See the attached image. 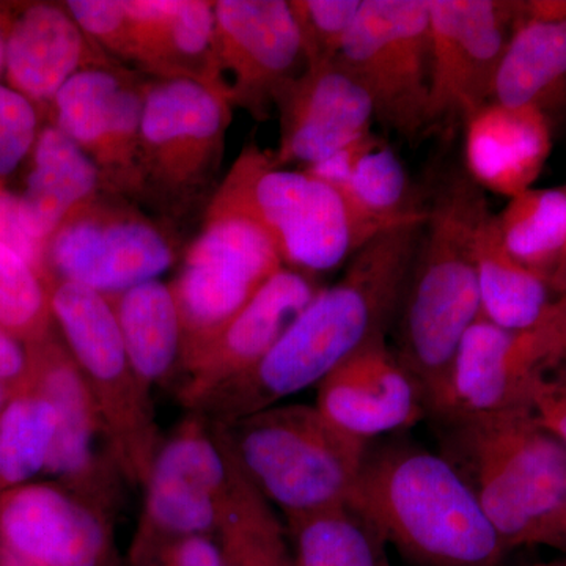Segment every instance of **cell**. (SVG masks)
I'll return each mask as SVG.
<instances>
[{
    "mask_svg": "<svg viewBox=\"0 0 566 566\" xmlns=\"http://www.w3.org/2000/svg\"><path fill=\"white\" fill-rule=\"evenodd\" d=\"M424 222L387 230L354 253L342 277L319 289L256 367L212 395L196 415L227 424L281 405L318 386L365 346L386 338L397 318Z\"/></svg>",
    "mask_w": 566,
    "mask_h": 566,
    "instance_id": "6da1fadb",
    "label": "cell"
},
{
    "mask_svg": "<svg viewBox=\"0 0 566 566\" xmlns=\"http://www.w3.org/2000/svg\"><path fill=\"white\" fill-rule=\"evenodd\" d=\"M349 506L417 566H501L509 554L455 465L411 442L370 447Z\"/></svg>",
    "mask_w": 566,
    "mask_h": 566,
    "instance_id": "7a4b0ae2",
    "label": "cell"
},
{
    "mask_svg": "<svg viewBox=\"0 0 566 566\" xmlns=\"http://www.w3.org/2000/svg\"><path fill=\"white\" fill-rule=\"evenodd\" d=\"M488 210L474 181L453 178L447 182L428 208L395 318L394 352L422 389L428 422L444 401L461 340L482 316L474 241Z\"/></svg>",
    "mask_w": 566,
    "mask_h": 566,
    "instance_id": "3957f363",
    "label": "cell"
},
{
    "mask_svg": "<svg viewBox=\"0 0 566 566\" xmlns=\"http://www.w3.org/2000/svg\"><path fill=\"white\" fill-rule=\"evenodd\" d=\"M439 453L472 490L506 549L539 545L566 504V446L527 409L436 423Z\"/></svg>",
    "mask_w": 566,
    "mask_h": 566,
    "instance_id": "277c9868",
    "label": "cell"
},
{
    "mask_svg": "<svg viewBox=\"0 0 566 566\" xmlns=\"http://www.w3.org/2000/svg\"><path fill=\"white\" fill-rule=\"evenodd\" d=\"M219 214L256 223L273 241L283 266L315 277L348 263L387 230L412 223L370 218L333 186L304 169L277 166L273 151L253 144L234 159L205 211V218Z\"/></svg>",
    "mask_w": 566,
    "mask_h": 566,
    "instance_id": "5b68a950",
    "label": "cell"
},
{
    "mask_svg": "<svg viewBox=\"0 0 566 566\" xmlns=\"http://www.w3.org/2000/svg\"><path fill=\"white\" fill-rule=\"evenodd\" d=\"M212 427L249 483L285 521L348 506L371 447L342 433L315 405H275Z\"/></svg>",
    "mask_w": 566,
    "mask_h": 566,
    "instance_id": "8992f818",
    "label": "cell"
},
{
    "mask_svg": "<svg viewBox=\"0 0 566 566\" xmlns=\"http://www.w3.org/2000/svg\"><path fill=\"white\" fill-rule=\"evenodd\" d=\"M234 104L227 88L192 80L145 85L137 202L167 221L207 211L219 188Z\"/></svg>",
    "mask_w": 566,
    "mask_h": 566,
    "instance_id": "52a82bcc",
    "label": "cell"
},
{
    "mask_svg": "<svg viewBox=\"0 0 566 566\" xmlns=\"http://www.w3.org/2000/svg\"><path fill=\"white\" fill-rule=\"evenodd\" d=\"M51 311L98 412L112 460L123 479L144 485L163 436L151 389L129 363L109 297L55 281Z\"/></svg>",
    "mask_w": 566,
    "mask_h": 566,
    "instance_id": "ba28073f",
    "label": "cell"
},
{
    "mask_svg": "<svg viewBox=\"0 0 566 566\" xmlns=\"http://www.w3.org/2000/svg\"><path fill=\"white\" fill-rule=\"evenodd\" d=\"M234 461L210 420L192 412L163 438L144 485L129 560L150 566L166 547L216 536L232 490Z\"/></svg>",
    "mask_w": 566,
    "mask_h": 566,
    "instance_id": "9c48e42d",
    "label": "cell"
},
{
    "mask_svg": "<svg viewBox=\"0 0 566 566\" xmlns=\"http://www.w3.org/2000/svg\"><path fill=\"white\" fill-rule=\"evenodd\" d=\"M46 256L57 281L114 296L170 270L177 241L132 199L99 192L52 234Z\"/></svg>",
    "mask_w": 566,
    "mask_h": 566,
    "instance_id": "30bf717a",
    "label": "cell"
},
{
    "mask_svg": "<svg viewBox=\"0 0 566 566\" xmlns=\"http://www.w3.org/2000/svg\"><path fill=\"white\" fill-rule=\"evenodd\" d=\"M337 62L363 85L387 128L401 136L427 128L428 0H364Z\"/></svg>",
    "mask_w": 566,
    "mask_h": 566,
    "instance_id": "8fae6325",
    "label": "cell"
},
{
    "mask_svg": "<svg viewBox=\"0 0 566 566\" xmlns=\"http://www.w3.org/2000/svg\"><path fill=\"white\" fill-rule=\"evenodd\" d=\"M283 262L273 241L243 216L205 218L170 283L182 326L181 360L199 352L263 289Z\"/></svg>",
    "mask_w": 566,
    "mask_h": 566,
    "instance_id": "7c38bea8",
    "label": "cell"
},
{
    "mask_svg": "<svg viewBox=\"0 0 566 566\" xmlns=\"http://www.w3.org/2000/svg\"><path fill=\"white\" fill-rule=\"evenodd\" d=\"M430 91L427 126L469 117L493 102L517 2L428 0Z\"/></svg>",
    "mask_w": 566,
    "mask_h": 566,
    "instance_id": "4fadbf2b",
    "label": "cell"
},
{
    "mask_svg": "<svg viewBox=\"0 0 566 566\" xmlns=\"http://www.w3.org/2000/svg\"><path fill=\"white\" fill-rule=\"evenodd\" d=\"M148 80L123 65L93 66L55 95L54 125L98 167L103 192L137 199V153Z\"/></svg>",
    "mask_w": 566,
    "mask_h": 566,
    "instance_id": "5bb4252c",
    "label": "cell"
},
{
    "mask_svg": "<svg viewBox=\"0 0 566 566\" xmlns=\"http://www.w3.org/2000/svg\"><path fill=\"white\" fill-rule=\"evenodd\" d=\"M564 359L545 319L510 331L480 316L458 348L444 401L431 423L527 409L534 379Z\"/></svg>",
    "mask_w": 566,
    "mask_h": 566,
    "instance_id": "9a60e30c",
    "label": "cell"
},
{
    "mask_svg": "<svg viewBox=\"0 0 566 566\" xmlns=\"http://www.w3.org/2000/svg\"><path fill=\"white\" fill-rule=\"evenodd\" d=\"M216 54L234 107L263 120L275 96L307 69L286 0L214 2Z\"/></svg>",
    "mask_w": 566,
    "mask_h": 566,
    "instance_id": "2e32d148",
    "label": "cell"
},
{
    "mask_svg": "<svg viewBox=\"0 0 566 566\" xmlns=\"http://www.w3.org/2000/svg\"><path fill=\"white\" fill-rule=\"evenodd\" d=\"M35 346V353L29 354L28 379L57 411V431L46 472L65 483L71 494L107 516L114 504L115 479L122 474L112 463L111 452H99V446L107 447V442L91 394L66 346L48 340Z\"/></svg>",
    "mask_w": 566,
    "mask_h": 566,
    "instance_id": "e0dca14e",
    "label": "cell"
},
{
    "mask_svg": "<svg viewBox=\"0 0 566 566\" xmlns=\"http://www.w3.org/2000/svg\"><path fill=\"white\" fill-rule=\"evenodd\" d=\"M3 566H107L109 521L65 488L21 485L0 499Z\"/></svg>",
    "mask_w": 566,
    "mask_h": 566,
    "instance_id": "ac0fdd59",
    "label": "cell"
},
{
    "mask_svg": "<svg viewBox=\"0 0 566 566\" xmlns=\"http://www.w3.org/2000/svg\"><path fill=\"white\" fill-rule=\"evenodd\" d=\"M319 289L315 275L286 266L279 270L207 345L182 360L181 403L196 412L212 395L249 374Z\"/></svg>",
    "mask_w": 566,
    "mask_h": 566,
    "instance_id": "d6986e66",
    "label": "cell"
},
{
    "mask_svg": "<svg viewBox=\"0 0 566 566\" xmlns=\"http://www.w3.org/2000/svg\"><path fill=\"white\" fill-rule=\"evenodd\" d=\"M315 408L342 433L367 444L428 420L419 382L386 338L331 371L316 386Z\"/></svg>",
    "mask_w": 566,
    "mask_h": 566,
    "instance_id": "ffe728a7",
    "label": "cell"
},
{
    "mask_svg": "<svg viewBox=\"0 0 566 566\" xmlns=\"http://www.w3.org/2000/svg\"><path fill=\"white\" fill-rule=\"evenodd\" d=\"M277 166H311L371 133L370 96L338 62L307 66L277 93Z\"/></svg>",
    "mask_w": 566,
    "mask_h": 566,
    "instance_id": "44dd1931",
    "label": "cell"
},
{
    "mask_svg": "<svg viewBox=\"0 0 566 566\" xmlns=\"http://www.w3.org/2000/svg\"><path fill=\"white\" fill-rule=\"evenodd\" d=\"M120 65L99 50L65 3H33L7 32L6 71L11 88L35 103L54 102L63 85L93 66Z\"/></svg>",
    "mask_w": 566,
    "mask_h": 566,
    "instance_id": "7402d4cb",
    "label": "cell"
},
{
    "mask_svg": "<svg viewBox=\"0 0 566 566\" xmlns=\"http://www.w3.org/2000/svg\"><path fill=\"white\" fill-rule=\"evenodd\" d=\"M553 148L546 112L490 102L465 118L464 158L480 189L513 197L532 189Z\"/></svg>",
    "mask_w": 566,
    "mask_h": 566,
    "instance_id": "603a6c76",
    "label": "cell"
},
{
    "mask_svg": "<svg viewBox=\"0 0 566 566\" xmlns=\"http://www.w3.org/2000/svg\"><path fill=\"white\" fill-rule=\"evenodd\" d=\"M566 91V0L517 2L493 102L545 111Z\"/></svg>",
    "mask_w": 566,
    "mask_h": 566,
    "instance_id": "cb8c5ba5",
    "label": "cell"
},
{
    "mask_svg": "<svg viewBox=\"0 0 566 566\" xmlns=\"http://www.w3.org/2000/svg\"><path fill=\"white\" fill-rule=\"evenodd\" d=\"M32 170L20 196L25 230L48 245L71 212L103 192L95 163L55 125L41 129L32 150Z\"/></svg>",
    "mask_w": 566,
    "mask_h": 566,
    "instance_id": "d4e9b609",
    "label": "cell"
},
{
    "mask_svg": "<svg viewBox=\"0 0 566 566\" xmlns=\"http://www.w3.org/2000/svg\"><path fill=\"white\" fill-rule=\"evenodd\" d=\"M474 259L483 318L510 331L532 329L545 319L556 301L549 282L506 251L490 210L476 226Z\"/></svg>",
    "mask_w": 566,
    "mask_h": 566,
    "instance_id": "484cf974",
    "label": "cell"
},
{
    "mask_svg": "<svg viewBox=\"0 0 566 566\" xmlns=\"http://www.w3.org/2000/svg\"><path fill=\"white\" fill-rule=\"evenodd\" d=\"M107 297L129 363L140 381L153 389L181 360V316L172 285L155 279Z\"/></svg>",
    "mask_w": 566,
    "mask_h": 566,
    "instance_id": "4316f807",
    "label": "cell"
},
{
    "mask_svg": "<svg viewBox=\"0 0 566 566\" xmlns=\"http://www.w3.org/2000/svg\"><path fill=\"white\" fill-rule=\"evenodd\" d=\"M216 538L223 566H296L286 528L237 463Z\"/></svg>",
    "mask_w": 566,
    "mask_h": 566,
    "instance_id": "83f0119b",
    "label": "cell"
},
{
    "mask_svg": "<svg viewBox=\"0 0 566 566\" xmlns=\"http://www.w3.org/2000/svg\"><path fill=\"white\" fill-rule=\"evenodd\" d=\"M494 219L506 251L549 282L566 249V189H528Z\"/></svg>",
    "mask_w": 566,
    "mask_h": 566,
    "instance_id": "f1b7e54d",
    "label": "cell"
},
{
    "mask_svg": "<svg viewBox=\"0 0 566 566\" xmlns=\"http://www.w3.org/2000/svg\"><path fill=\"white\" fill-rule=\"evenodd\" d=\"M139 73L150 80H192L227 88L216 54L214 2L178 0L172 20Z\"/></svg>",
    "mask_w": 566,
    "mask_h": 566,
    "instance_id": "f546056e",
    "label": "cell"
},
{
    "mask_svg": "<svg viewBox=\"0 0 566 566\" xmlns=\"http://www.w3.org/2000/svg\"><path fill=\"white\" fill-rule=\"evenodd\" d=\"M285 524L296 566H390L386 543L349 505Z\"/></svg>",
    "mask_w": 566,
    "mask_h": 566,
    "instance_id": "4dcf8cb0",
    "label": "cell"
},
{
    "mask_svg": "<svg viewBox=\"0 0 566 566\" xmlns=\"http://www.w3.org/2000/svg\"><path fill=\"white\" fill-rule=\"evenodd\" d=\"M21 389L0 411V483L25 485L39 472L46 471L55 431L57 411L39 387Z\"/></svg>",
    "mask_w": 566,
    "mask_h": 566,
    "instance_id": "1f68e13d",
    "label": "cell"
},
{
    "mask_svg": "<svg viewBox=\"0 0 566 566\" xmlns=\"http://www.w3.org/2000/svg\"><path fill=\"white\" fill-rule=\"evenodd\" d=\"M340 192L357 210L379 221L415 222L428 214V210L409 202V180L403 163L381 140L360 159Z\"/></svg>",
    "mask_w": 566,
    "mask_h": 566,
    "instance_id": "d6a6232c",
    "label": "cell"
},
{
    "mask_svg": "<svg viewBox=\"0 0 566 566\" xmlns=\"http://www.w3.org/2000/svg\"><path fill=\"white\" fill-rule=\"evenodd\" d=\"M52 285L20 253L0 243V326L33 344L46 340Z\"/></svg>",
    "mask_w": 566,
    "mask_h": 566,
    "instance_id": "836d02e7",
    "label": "cell"
},
{
    "mask_svg": "<svg viewBox=\"0 0 566 566\" xmlns=\"http://www.w3.org/2000/svg\"><path fill=\"white\" fill-rule=\"evenodd\" d=\"M364 0H290L307 66L340 57Z\"/></svg>",
    "mask_w": 566,
    "mask_h": 566,
    "instance_id": "e575fe53",
    "label": "cell"
},
{
    "mask_svg": "<svg viewBox=\"0 0 566 566\" xmlns=\"http://www.w3.org/2000/svg\"><path fill=\"white\" fill-rule=\"evenodd\" d=\"M39 136L35 104L10 85L0 84V180L31 155Z\"/></svg>",
    "mask_w": 566,
    "mask_h": 566,
    "instance_id": "d590c367",
    "label": "cell"
},
{
    "mask_svg": "<svg viewBox=\"0 0 566 566\" xmlns=\"http://www.w3.org/2000/svg\"><path fill=\"white\" fill-rule=\"evenodd\" d=\"M65 7L99 50L123 66L129 63L132 46L125 0H70Z\"/></svg>",
    "mask_w": 566,
    "mask_h": 566,
    "instance_id": "8d00e7d4",
    "label": "cell"
},
{
    "mask_svg": "<svg viewBox=\"0 0 566 566\" xmlns=\"http://www.w3.org/2000/svg\"><path fill=\"white\" fill-rule=\"evenodd\" d=\"M528 411L566 446V359L551 364L536 376L528 395Z\"/></svg>",
    "mask_w": 566,
    "mask_h": 566,
    "instance_id": "74e56055",
    "label": "cell"
},
{
    "mask_svg": "<svg viewBox=\"0 0 566 566\" xmlns=\"http://www.w3.org/2000/svg\"><path fill=\"white\" fill-rule=\"evenodd\" d=\"M0 243L20 253L25 262L32 264L46 281H50L46 245L33 240L25 230L21 218L20 196H14L2 188H0Z\"/></svg>",
    "mask_w": 566,
    "mask_h": 566,
    "instance_id": "f35d334b",
    "label": "cell"
},
{
    "mask_svg": "<svg viewBox=\"0 0 566 566\" xmlns=\"http://www.w3.org/2000/svg\"><path fill=\"white\" fill-rule=\"evenodd\" d=\"M379 139L374 132L365 134L360 139L345 145L340 150L334 151L333 155L326 156L322 161L311 164L304 167L305 172L314 175L315 178L333 186L338 192L345 188L349 177L356 170L357 164L375 147Z\"/></svg>",
    "mask_w": 566,
    "mask_h": 566,
    "instance_id": "ab89813d",
    "label": "cell"
},
{
    "mask_svg": "<svg viewBox=\"0 0 566 566\" xmlns=\"http://www.w3.org/2000/svg\"><path fill=\"white\" fill-rule=\"evenodd\" d=\"M150 566H223L216 536H191L166 547Z\"/></svg>",
    "mask_w": 566,
    "mask_h": 566,
    "instance_id": "60d3db41",
    "label": "cell"
},
{
    "mask_svg": "<svg viewBox=\"0 0 566 566\" xmlns=\"http://www.w3.org/2000/svg\"><path fill=\"white\" fill-rule=\"evenodd\" d=\"M31 357L22 348L20 338L0 326V385L28 381Z\"/></svg>",
    "mask_w": 566,
    "mask_h": 566,
    "instance_id": "b9f144b4",
    "label": "cell"
},
{
    "mask_svg": "<svg viewBox=\"0 0 566 566\" xmlns=\"http://www.w3.org/2000/svg\"><path fill=\"white\" fill-rule=\"evenodd\" d=\"M545 322L556 337L562 357L566 359V293L556 297L545 316Z\"/></svg>",
    "mask_w": 566,
    "mask_h": 566,
    "instance_id": "7bdbcfd3",
    "label": "cell"
},
{
    "mask_svg": "<svg viewBox=\"0 0 566 566\" xmlns=\"http://www.w3.org/2000/svg\"><path fill=\"white\" fill-rule=\"evenodd\" d=\"M539 545L556 547V549L566 554V504L560 513L554 517L549 527L546 528L545 534L539 539Z\"/></svg>",
    "mask_w": 566,
    "mask_h": 566,
    "instance_id": "ee69618b",
    "label": "cell"
},
{
    "mask_svg": "<svg viewBox=\"0 0 566 566\" xmlns=\"http://www.w3.org/2000/svg\"><path fill=\"white\" fill-rule=\"evenodd\" d=\"M549 285L551 290H553L554 294H557V296L566 293V249L560 263H558L557 270L551 275Z\"/></svg>",
    "mask_w": 566,
    "mask_h": 566,
    "instance_id": "f6af8a7d",
    "label": "cell"
},
{
    "mask_svg": "<svg viewBox=\"0 0 566 566\" xmlns=\"http://www.w3.org/2000/svg\"><path fill=\"white\" fill-rule=\"evenodd\" d=\"M6 43L7 32L3 31L2 24H0V73L6 70Z\"/></svg>",
    "mask_w": 566,
    "mask_h": 566,
    "instance_id": "bcb514c9",
    "label": "cell"
},
{
    "mask_svg": "<svg viewBox=\"0 0 566 566\" xmlns=\"http://www.w3.org/2000/svg\"><path fill=\"white\" fill-rule=\"evenodd\" d=\"M531 566H566V558H560V560L539 562V564Z\"/></svg>",
    "mask_w": 566,
    "mask_h": 566,
    "instance_id": "7dc6e473",
    "label": "cell"
},
{
    "mask_svg": "<svg viewBox=\"0 0 566 566\" xmlns=\"http://www.w3.org/2000/svg\"><path fill=\"white\" fill-rule=\"evenodd\" d=\"M7 403V390L6 386L0 385V411H2L3 406Z\"/></svg>",
    "mask_w": 566,
    "mask_h": 566,
    "instance_id": "c3c4849f",
    "label": "cell"
}]
</instances>
